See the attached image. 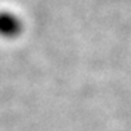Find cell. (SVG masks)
Instances as JSON below:
<instances>
[{"instance_id":"6da1fadb","label":"cell","mask_w":131,"mask_h":131,"mask_svg":"<svg viewBox=\"0 0 131 131\" xmlns=\"http://www.w3.org/2000/svg\"><path fill=\"white\" fill-rule=\"evenodd\" d=\"M23 31L21 20L11 11H0V36L3 38H15Z\"/></svg>"}]
</instances>
